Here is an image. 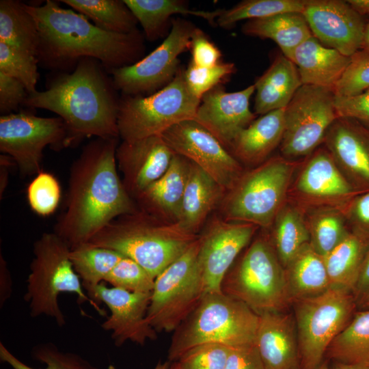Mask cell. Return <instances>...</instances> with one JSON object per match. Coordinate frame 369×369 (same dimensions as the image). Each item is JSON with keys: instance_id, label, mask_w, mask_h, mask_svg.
<instances>
[{"instance_id": "obj_1", "label": "cell", "mask_w": 369, "mask_h": 369, "mask_svg": "<svg viewBox=\"0 0 369 369\" xmlns=\"http://www.w3.org/2000/svg\"><path fill=\"white\" fill-rule=\"evenodd\" d=\"M118 138H96L70 167L64 208L54 232L70 249L89 241L118 217L139 210L118 172Z\"/></svg>"}, {"instance_id": "obj_2", "label": "cell", "mask_w": 369, "mask_h": 369, "mask_svg": "<svg viewBox=\"0 0 369 369\" xmlns=\"http://www.w3.org/2000/svg\"><path fill=\"white\" fill-rule=\"evenodd\" d=\"M35 19L40 35L39 65L53 72H69L85 57L99 61L107 70L132 65L144 56V35L105 31L84 15L63 8L59 1L42 5L24 3Z\"/></svg>"}, {"instance_id": "obj_3", "label": "cell", "mask_w": 369, "mask_h": 369, "mask_svg": "<svg viewBox=\"0 0 369 369\" xmlns=\"http://www.w3.org/2000/svg\"><path fill=\"white\" fill-rule=\"evenodd\" d=\"M53 74L46 89L29 94L23 106L56 113L67 127L70 146L92 137H120V98L112 78L99 61L85 57L72 71Z\"/></svg>"}, {"instance_id": "obj_4", "label": "cell", "mask_w": 369, "mask_h": 369, "mask_svg": "<svg viewBox=\"0 0 369 369\" xmlns=\"http://www.w3.org/2000/svg\"><path fill=\"white\" fill-rule=\"evenodd\" d=\"M176 223L162 222L140 210L117 217L88 243L135 260L154 279L198 238Z\"/></svg>"}, {"instance_id": "obj_5", "label": "cell", "mask_w": 369, "mask_h": 369, "mask_svg": "<svg viewBox=\"0 0 369 369\" xmlns=\"http://www.w3.org/2000/svg\"><path fill=\"white\" fill-rule=\"evenodd\" d=\"M259 315L244 303L221 292H208L173 331L168 361L189 350L216 343L231 348L255 344Z\"/></svg>"}, {"instance_id": "obj_6", "label": "cell", "mask_w": 369, "mask_h": 369, "mask_svg": "<svg viewBox=\"0 0 369 369\" xmlns=\"http://www.w3.org/2000/svg\"><path fill=\"white\" fill-rule=\"evenodd\" d=\"M221 292L260 314L280 312L292 298L285 269L271 242L264 236L256 238L239 261L224 277Z\"/></svg>"}, {"instance_id": "obj_7", "label": "cell", "mask_w": 369, "mask_h": 369, "mask_svg": "<svg viewBox=\"0 0 369 369\" xmlns=\"http://www.w3.org/2000/svg\"><path fill=\"white\" fill-rule=\"evenodd\" d=\"M295 163L284 156L268 159L244 172L223 197L220 206L226 221L271 226L286 202Z\"/></svg>"}, {"instance_id": "obj_8", "label": "cell", "mask_w": 369, "mask_h": 369, "mask_svg": "<svg viewBox=\"0 0 369 369\" xmlns=\"http://www.w3.org/2000/svg\"><path fill=\"white\" fill-rule=\"evenodd\" d=\"M70 251L67 243L54 232L42 234L34 243V256L25 295L31 316L45 315L53 318L58 325H64L65 316L58 303L62 292L74 293L79 303L90 302L102 313L83 291L70 260Z\"/></svg>"}, {"instance_id": "obj_9", "label": "cell", "mask_w": 369, "mask_h": 369, "mask_svg": "<svg viewBox=\"0 0 369 369\" xmlns=\"http://www.w3.org/2000/svg\"><path fill=\"white\" fill-rule=\"evenodd\" d=\"M200 102L190 92L180 68L172 81L150 95H122L118 114L119 135L128 142L161 135L180 122L193 120Z\"/></svg>"}, {"instance_id": "obj_10", "label": "cell", "mask_w": 369, "mask_h": 369, "mask_svg": "<svg viewBox=\"0 0 369 369\" xmlns=\"http://www.w3.org/2000/svg\"><path fill=\"white\" fill-rule=\"evenodd\" d=\"M295 302L301 368L314 369L353 317L357 304L351 292L332 287L319 295Z\"/></svg>"}, {"instance_id": "obj_11", "label": "cell", "mask_w": 369, "mask_h": 369, "mask_svg": "<svg viewBox=\"0 0 369 369\" xmlns=\"http://www.w3.org/2000/svg\"><path fill=\"white\" fill-rule=\"evenodd\" d=\"M198 251L199 237L155 278L146 317L157 333L174 331L204 295Z\"/></svg>"}, {"instance_id": "obj_12", "label": "cell", "mask_w": 369, "mask_h": 369, "mask_svg": "<svg viewBox=\"0 0 369 369\" xmlns=\"http://www.w3.org/2000/svg\"><path fill=\"white\" fill-rule=\"evenodd\" d=\"M48 146L55 151L70 146L61 118L40 117L27 111L1 115L0 151L14 160L21 175L42 171L43 151Z\"/></svg>"}, {"instance_id": "obj_13", "label": "cell", "mask_w": 369, "mask_h": 369, "mask_svg": "<svg viewBox=\"0 0 369 369\" xmlns=\"http://www.w3.org/2000/svg\"><path fill=\"white\" fill-rule=\"evenodd\" d=\"M333 89L303 85L284 109L280 151L287 159L309 156L338 118Z\"/></svg>"}, {"instance_id": "obj_14", "label": "cell", "mask_w": 369, "mask_h": 369, "mask_svg": "<svg viewBox=\"0 0 369 369\" xmlns=\"http://www.w3.org/2000/svg\"><path fill=\"white\" fill-rule=\"evenodd\" d=\"M163 42L137 62L109 71L114 85L122 95L148 96L167 85L177 74L179 56L189 50L195 27L180 18L172 20Z\"/></svg>"}, {"instance_id": "obj_15", "label": "cell", "mask_w": 369, "mask_h": 369, "mask_svg": "<svg viewBox=\"0 0 369 369\" xmlns=\"http://www.w3.org/2000/svg\"><path fill=\"white\" fill-rule=\"evenodd\" d=\"M160 136L174 154L197 165L226 192L244 172L234 156L194 120L180 122Z\"/></svg>"}, {"instance_id": "obj_16", "label": "cell", "mask_w": 369, "mask_h": 369, "mask_svg": "<svg viewBox=\"0 0 369 369\" xmlns=\"http://www.w3.org/2000/svg\"><path fill=\"white\" fill-rule=\"evenodd\" d=\"M258 226L214 218L199 234L197 262L204 294L221 292V282Z\"/></svg>"}, {"instance_id": "obj_17", "label": "cell", "mask_w": 369, "mask_h": 369, "mask_svg": "<svg viewBox=\"0 0 369 369\" xmlns=\"http://www.w3.org/2000/svg\"><path fill=\"white\" fill-rule=\"evenodd\" d=\"M302 14L323 45L348 57L363 49L368 22L347 1L305 0Z\"/></svg>"}, {"instance_id": "obj_18", "label": "cell", "mask_w": 369, "mask_h": 369, "mask_svg": "<svg viewBox=\"0 0 369 369\" xmlns=\"http://www.w3.org/2000/svg\"><path fill=\"white\" fill-rule=\"evenodd\" d=\"M85 290L96 305V302H102L109 309L111 314L101 327L112 333L116 346L127 341L143 345L147 340L157 338V332L146 317L152 292L109 288L102 282Z\"/></svg>"}, {"instance_id": "obj_19", "label": "cell", "mask_w": 369, "mask_h": 369, "mask_svg": "<svg viewBox=\"0 0 369 369\" xmlns=\"http://www.w3.org/2000/svg\"><path fill=\"white\" fill-rule=\"evenodd\" d=\"M294 192L305 204L333 207L342 211L360 194L344 176L325 147L310 154L297 176Z\"/></svg>"}, {"instance_id": "obj_20", "label": "cell", "mask_w": 369, "mask_h": 369, "mask_svg": "<svg viewBox=\"0 0 369 369\" xmlns=\"http://www.w3.org/2000/svg\"><path fill=\"white\" fill-rule=\"evenodd\" d=\"M254 85L227 92L219 85L202 98L194 120L210 131L228 150L236 135L256 120L249 109Z\"/></svg>"}, {"instance_id": "obj_21", "label": "cell", "mask_w": 369, "mask_h": 369, "mask_svg": "<svg viewBox=\"0 0 369 369\" xmlns=\"http://www.w3.org/2000/svg\"><path fill=\"white\" fill-rule=\"evenodd\" d=\"M323 143L337 166L359 193L369 190V126L351 118L338 117Z\"/></svg>"}, {"instance_id": "obj_22", "label": "cell", "mask_w": 369, "mask_h": 369, "mask_svg": "<svg viewBox=\"0 0 369 369\" xmlns=\"http://www.w3.org/2000/svg\"><path fill=\"white\" fill-rule=\"evenodd\" d=\"M174 154L160 135L131 142L122 141L118 146V168L123 174L124 186L133 199L166 172Z\"/></svg>"}, {"instance_id": "obj_23", "label": "cell", "mask_w": 369, "mask_h": 369, "mask_svg": "<svg viewBox=\"0 0 369 369\" xmlns=\"http://www.w3.org/2000/svg\"><path fill=\"white\" fill-rule=\"evenodd\" d=\"M255 345L265 369H301L295 318L280 312L259 314Z\"/></svg>"}, {"instance_id": "obj_24", "label": "cell", "mask_w": 369, "mask_h": 369, "mask_svg": "<svg viewBox=\"0 0 369 369\" xmlns=\"http://www.w3.org/2000/svg\"><path fill=\"white\" fill-rule=\"evenodd\" d=\"M191 162L174 154L166 172L134 198L139 210L162 221L176 223L189 173Z\"/></svg>"}, {"instance_id": "obj_25", "label": "cell", "mask_w": 369, "mask_h": 369, "mask_svg": "<svg viewBox=\"0 0 369 369\" xmlns=\"http://www.w3.org/2000/svg\"><path fill=\"white\" fill-rule=\"evenodd\" d=\"M290 59L297 68L302 85L334 90L351 57L323 45L312 36L294 50Z\"/></svg>"}, {"instance_id": "obj_26", "label": "cell", "mask_w": 369, "mask_h": 369, "mask_svg": "<svg viewBox=\"0 0 369 369\" xmlns=\"http://www.w3.org/2000/svg\"><path fill=\"white\" fill-rule=\"evenodd\" d=\"M284 109L261 115L236 135L229 151L240 163L256 167L269 159L272 152L280 146Z\"/></svg>"}, {"instance_id": "obj_27", "label": "cell", "mask_w": 369, "mask_h": 369, "mask_svg": "<svg viewBox=\"0 0 369 369\" xmlns=\"http://www.w3.org/2000/svg\"><path fill=\"white\" fill-rule=\"evenodd\" d=\"M226 193L210 176L191 162L180 211L176 223L185 231L198 234L207 217L221 203Z\"/></svg>"}, {"instance_id": "obj_28", "label": "cell", "mask_w": 369, "mask_h": 369, "mask_svg": "<svg viewBox=\"0 0 369 369\" xmlns=\"http://www.w3.org/2000/svg\"><path fill=\"white\" fill-rule=\"evenodd\" d=\"M254 85L255 113L261 115L286 108L303 85L296 65L283 54L275 57Z\"/></svg>"}, {"instance_id": "obj_29", "label": "cell", "mask_w": 369, "mask_h": 369, "mask_svg": "<svg viewBox=\"0 0 369 369\" xmlns=\"http://www.w3.org/2000/svg\"><path fill=\"white\" fill-rule=\"evenodd\" d=\"M242 31L247 36L273 40L289 59L294 50L312 36L301 12H284L249 20L243 25Z\"/></svg>"}, {"instance_id": "obj_30", "label": "cell", "mask_w": 369, "mask_h": 369, "mask_svg": "<svg viewBox=\"0 0 369 369\" xmlns=\"http://www.w3.org/2000/svg\"><path fill=\"white\" fill-rule=\"evenodd\" d=\"M284 269L292 301L319 295L331 288L324 258L310 243Z\"/></svg>"}, {"instance_id": "obj_31", "label": "cell", "mask_w": 369, "mask_h": 369, "mask_svg": "<svg viewBox=\"0 0 369 369\" xmlns=\"http://www.w3.org/2000/svg\"><path fill=\"white\" fill-rule=\"evenodd\" d=\"M143 28L144 37L154 41L163 35L167 21L174 14L191 15L206 20L211 25L222 9L213 11L195 10L178 0H124Z\"/></svg>"}, {"instance_id": "obj_32", "label": "cell", "mask_w": 369, "mask_h": 369, "mask_svg": "<svg viewBox=\"0 0 369 369\" xmlns=\"http://www.w3.org/2000/svg\"><path fill=\"white\" fill-rule=\"evenodd\" d=\"M368 246L369 238L351 232L323 258L331 287L353 294Z\"/></svg>"}, {"instance_id": "obj_33", "label": "cell", "mask_w": 369, "mask_h": 369, "mask_svg": "<svg viewBox=\"0 0 369 369\" xmlns=\"http://www.w3.org/2000/svg\"><path fill=\"white\" fill-rule=\"evenodd\" d=\"M0 42L37 57L40 46L38 28L23 2L0 1Z\"/></svg>"}, {"instance_id": "obj_34", "label": "cell", "mask_w": 369, "mask_h": 369, "mask_svg": "<svg viewBox=\"0 0 369 369\" xmlns=\"http://www.w3.org/2000/svg\"><path fill=\"white\" fill-rule=\"evenodd\" d=\"M272 226V244L285 268L300 249L310 243L308 222L299 206L286 202Z\"/></svg>"}, {"instance_id": "obj_35", "label": "cell", "mask_w": 369, "mask_h": 369, "mask_svg": "<svg viewBox=\"0 0 369 369\" xmlns=\"http://www.w3.org/2000/svg\"><path fill=\"white\" fill-rule=\"evenodd\" d=\"M72 10L85 16L96 27L111 33L137 31V20L124 0H61Z\"/></svg>"}, {"instance_id": "obj_36", "label": "cell", "mask_w": 369, "mask_h": 369, "mask_svg": "<svg viewBox=\"0 0 369 369\" xmlns=\"http://www.w3.org/2000/svg\"><path fill=\"white\" fill-rule=\"evenodd\" d=\"M333 361L369 365V309L355 313L327 348Z\"/></svg>"}, {"instance_id": "obj_37", "label": "cell", "mask_w": 369, "mask_h": 369, "mask_svg": "<svg viewBox=\"0 0 369 369\" xmlns=\"http://www.w3.org/2000/svg\"><path fill=\"white\" fill-rule=\"evenodd\" d=\"M310 243L323 258L351 233L344 213L333 207H317L307 220Z\"/></svg>"}, {"instance_id": "obj_38", "label": "cell", "mask_w": 369, "mask_h": 369, "mask_svg": "<svg viewBox=\"0 0 369 369\" xmlns=\"http://www.w3.org/2000/svg\"><path fill=\"white\" fill-rule=\"evenodd\" d=\"M119 252L88 243L70 249V258L85 290L103 281L124 257Z\"/></svg>"}, {"instance_id": "obj_39", "label": "cell", "mask_w": 369, "mask_h": 369, "mask_svg": "<svg viewBox=\"0 0 369 369\" xmlns=\"http://www.w3.org/2000/svg\"><path fill=\"white\" fill-rule=\"evenodd\" d=\"M305 0H245L229 9H222L216 25L229 28L243 20L265 18L284 12L302 13Z\"/></svg>"}, {"instance_id": "obj_40", "label": "cell", "mask_w": 369, "mask_h": 369, "mask_svg": "<svg viewBox=\"0 0 369 369\" xmlns=\"http://www.w3.org/2000/svg\"><path fill=\"white\" fill-rule=\"evenodd\" d=\"M33 358L46 365L42 369H98L80 355L63 352L53 343L36 345L31 352ZM0 359L13 369H36L21 361L0 343Z\"/></svg>"}, {"instance_id": "obj_41", "label": "cell", "mask_w": 369, "mask_h": 369, "mask_svg": "<svg viewBox=\"0 0 369 369\" xmlns=\"http://www.w3.org/2000/svg\"><path fill=\"white\" fill-rule=\"evenodd\" d=\"M38 65L36 57L0 42V72L20 81L29 94L38 91Z\"/></svg>"}, {"instance_id": "obj_42", "label": "cell", "mask_w": 369, "mask_h": 369, "mask_svg": "<svg viewBox=\"0 0 369 369\" xmlns=\"http://www.w3.org/2000/svg\"><path fill=\"white\" fill-rule=\"evenodd\" d=\"M27 198L31 209L42 217L49 216L58 207L61 188L57 179L51 173L40 172L29 182Z\"/></svg>"}, {"instance_id": "obj_43", "label": "cell", "mask_w": 369, "mask_h": 369, "mask_svg": "<svg viewBox=\"0 0 369 369\" xmlns=\"http://www.w3.org/2000/svg\"><path fill=\"white\" fill-rule=\"evenodd\" d=\"M155 279L140 264L124 256L105 279L113 287L133 292H152Z\"/></svg>"}, {"instance_id": "obj_44", "label": "cell", "mask_w": 369, "mask_h": 369, "mask_svg": "<svg viewBox=\"0 0 369 369\" xmlns=\"http://www.w3.org/2000/svg\"><path fill=\"white\" fill-rule=\"evenodd\" d=\"M235 71V65L232 62H221L210 67L197 66L190 62L184 70V77L190 92L201 100L206 93L221 85Z\"/></svg>"}, {"instance_id": "obj_45", "label": "cell", "mask_w": 369, "mask_h": 369, "mask_svg": "<svg viewBox=\"0 0 369 369\" xmlns=\"http://www.w3.org/2000/svg\"><path fill=\"white\" fill-rule=\"evenodd\" d=\"M369 90V51L361 49L351 62L333 92L336 96H353Z\"/></svg>"}, {"instance_id": "obj_46", "label": "cell", "mask_w": 369, "mask_h": 369, "mask_svg": "<svg viewBox=\"0 0 369 369\" xmlns=\"http://www.w3.org/2000/svg\"><path fill=\"white\" fill-rule=\"evenodd\" d=\"M232 348L209 343L197 346L177 361L181 369H225Z\"/></svg>"}, {"instance_id": "obj_47", "label": "cell", "mask_w": 369, "mask_h": 369, "mask_svg": "<svg viewBox=\"0 0 369 369\" xmlns=\"http://www.w3.org/2000/svg\"><path fill=\"white\" fill-rule=\"evenodd\" d=\"M29 93L18 80L0 72V113L6 115L15 113L23 105Z\"/></svg>"}, {"instance_id": "obj_48", "label": "cell", "mask_w": 369, "mask_h": 369, "mask_svg": "<svg viewBox=\"0 0 369 369\" xmlns=\"http://www.w3.org/2000/svg\"><path fill=\"white\" fill-rule=\"evenodd\" d=\"M191 62L195 66L210 67L221 62V53L202 30L195 28L190 43Z\"/></svg>"}, {"instance_id": "obj_49", "label": "cell", "mask_w": 369, "mask_h": 369, "mask_svg": "<svg viewBox=\"0 0 369 369\" xmlns=\"http://www.w3.org/2000/svg\"><path fill=\"white\" fill-rule=\"evenodd\" d=\"M342 212L351 232L369 238V190L355 196Z\"/></svg>"}, {"instance_id": "obj_50", "label": "cell", "mask_w": 369, "mask_h": 369, "mask_svg": "<svg viewBox=\"0 0 369 369\" xmlns=\"http://www.w3.org/2000/svg\"><path fill=\"white\" fill-rule=\"evenodd\" d=\"M338 117L355 119L369 126V90L353 96H335Z\"/></svg>"}, {"instance_id": "obj_51", "label": "cell", "mask_w": 369, "mask_h": 369, "mask_svg": "<svg viewBox=\"0 0 369 369\" xmlns=\"http://www.w3.org/2000/svg\"><path fill=\"white\" fill-rule=\"evenodd\" d=\"M225 369H265L255 344L232 348Z\"/></svg>"}, {"instance_id": "obj_52", "label": "cell", "mask_w": 369, "mask_h": 369, "mask_svg": "<svg viewBox=\"0 0 369 369\" xmlns=\"http://www.w3.org/2000/svg\"><path fill=\"white\" fill-rule=\"evenodd\" d=\"M353 295L357 305L368 308L369 305V246L353 291Z\"/></svg>"}, {"instance_id": "obj_53", "label": "cell", "mask_w": 369, "mask_h": 369, "mask_svg": "<svg viewBox=\"0 0 369 369\" xmlns=\"http://www.w3.org/2000/svg\"><path fill=\"white\" fill-rule=\"evenodd\" d=\"M347 2L361 15L369 14V0H348Z\"/></svg>"}, {"instance_id": "obj_54", "label": "cell", "mask_w": 369, "mask_h": 369, "mask_svg": "<svg viewBox=\"0 0 369 369\" xmlns=\"http://www.w3.org/2000/svg\"><path fill=\"white\" fill-rule=\"evenodd\" d=\"M330 369H369V365L333 361V364L330 366Z\"/></svg>"}, {"instance_id": "obj_55", "label": "cell", "mask_w": 369, "mask_h": 369, "mask_svg": "<svg viewBox=\"0 0 369 369\" xmlns=\"http://www.w3.org/2000/svg\"><path fill=\"white\" fill-rule=\"evenodd\" d=\"M171 364L168 360L164 362L159 361L154 369H170Z\"/></svg>"}, {"instance_id": "obj_56", "label": "cell", "mask_w": 369, "mask_h": 369, "mask_svg": "<svg viewBox=\"0 0 369 369\" xmlns=\"http://www.w3.org/2000/svg\"><path fill=\"white\" fill-rule=\"evenodd\" d=\"M363 49L369 51V25L367 24Z\"/></svg>"}, {"instance_id": "obj_57", "label": "cell", "mask_w": 369, "mask_h": 369, "mask_svg": "<svg viewBox=\"0 0 369 369\" xmlns=\"http://www.w3.org/2000/svg\"><path fill=\"white\" fill-rule=\"evenodd\" d=\"M314 369H330V366L329 365L328 361L324 359L323 361Z\"/></svg>"}, {"instance_id": "obj_58", "label": "cell", "mask_w": 369, "mask_h": 369, "mask_svg": "<svg viewBox=\"0 0 369 369\" xmlns=\"http://www.w3.org/2000/svg\"><path fill=\"white\" fill-rule=\"evenodd\" d=\"M170 369H181L177 361L172 362Z\"/></svg>"}, {"instance_id": "obj_59", "label": "cell", "mask_w": 369, "mask_h": 369, "mask_svg": "<svg viewBox=\"0 0 369 369\" xmlns=\"http://www.w3.org/2000/svg\"><path fill=\"white\" fill-rule=\"evenodd\" d=\"M368 16V25H369V14Z\"/></svg>"}, {"instance_id": "obj_60", "label": "cell", "mask_w": 369, "mask_h": 369, "mask_svg": "<svg viewBox=\"0 0 369 369\" xmlns=\"http://www.w3.org/2000/svg\"><path fill=\"white\" fill-rule=\"evenodd\" d=\"M368 308L369 309V305H368Z\"/></svg>"}]
</instances>
